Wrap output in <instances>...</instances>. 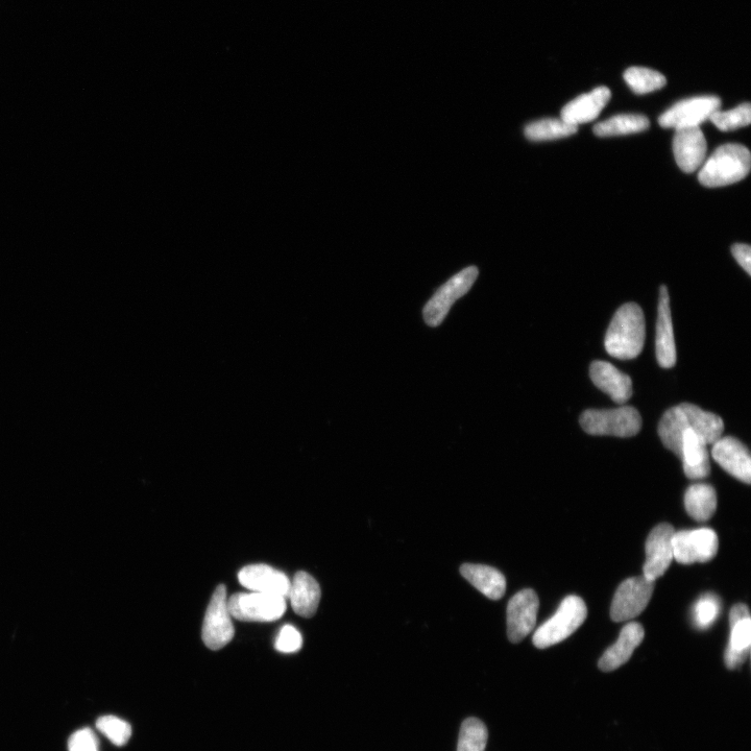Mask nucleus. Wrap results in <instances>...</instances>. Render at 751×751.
<instances>
[{
    "mask_svg": "<svg viewBox=\"0 0 751 751\" xmlns=\"http://www.w3.org/2000/svg\"><path fill=\"white\" fill-rule=\"evenodd\" d=\"M688 429L709 446L721 438L724 423L719 416L691 403L668 409L659 424V435L664 446L678 457H681L683 435Z\"/></svg>",
    "mask_w": 751,
    "mask_h": 751,
    "instance_id": "1",
    "label": "nucleus"
},
{
    "mask_svg": "<svg viewBox=\"0 0 751 751\" xmlns=\"http://www.w3.org/2000/svg\"><path fill=\"white\" fill-rule=\"evenodd\" d=\"M646 336L644 313L636 303L621 306L604 339L607 352L618 359H634L643 350Z\"/></svg>",
    "mask_w": 751,
    "mask_h": 751,
    "instance_id": "2",
    "label": "nucleus"
},
{
    "mask_svg": "<svg viewBox=\"0 0 751 751\" xmlns=\"http://www.w3.org/2000/svg\"><path fill=\"white\" fill-rule=\"evenodd\" d=\"M750 168L751 156L744 145L724 144L701 167L698 180L709 188L728 186L745 179Z\"/></svg>",
    "mask_w": 751,
    "mask_h": 751,
    "instance_id": "3",
    "label": "nucleus"
},
{
    "mask_svg": "<svg viewBox=\"0 0 751 751\" xmlns=\"http://www.w3.org/2000/svg\"><path fill=\"white\" fill-rule=\"evenodd\" d=\"M587 616L586 602L578 596H568L555 615L538 628L532 641L539 649L559 644L573 635Z\"/></svg>",
    "mask_w": 751,
    "mask_h": 751,
    "instance_id": "4",
    "label": "nucleus"
},
{
    "mask_svg": "<svg viewBox=\"0 0 751 751\" xmlns=\"http://www.w3.org/2000/svg\"><path fill=\"white\" fill-rule=\"evenodd\" d=\"M579 423L591 435L631 438L641 430L642 418L635 407L622 406L614 409H588L580 416Z\"/></svg>",
    "mask_w": 751,
    "mask_h": 751,
    "instance_id": "5",
    "label": "nucleus"
},
{
    "mask_svg": "<svg viewBox=\"0 0 751 751\" xmlns=\"http://www.w3.org/2000/svg\"><path fill=\"white\" fill-rule=\"evenodd\" d=\"M233 618L244 622H273L286 612V598L257 592L237 593L228 599Z\"/></svg>",
    "mask_w": 751,
    "mask_h": 751,
    "instance_id": "6",
    "label": "nucleus"
},
{
    "mask_svg": "<svg viewBox=\"0 0 751 751\" xmlns=\"http://www.w3.org/2000/svg\"><path fill=\"white\" fill-rule=\"evenodd\" d=\"M478 275L479 271L476 266H470L441 286L424 308L423 316L426 324L430 327L440 326L453 304L470 292Z\"/></svg>",
    "mask_w": 751,
    "mask_h": 751,
    "instance_id": "7",
    "label": "nucleus"
},
{
    "mask_svg": "<svg viewBox=\"0 0 751 751\" xmlns=\"http://www.w3.org/2000/svg\"><path fill=\"white\" fill-rule=\"evenodd\" d=\"M672 544L674 560L683 565L708 563L719 549L718 536L710 528L675 532Z\"/></svg>",
    "mask_w": 751,
    "mask_h": 751,
    "instance_id": "8",
    "label": "nucleus"
},
{
    "mask_svg": "<svg viewBox=\"0 0 751 751\" xmlns=\"http://www.w3.org/2000/svg\"><path fill=\"white\" fill-rule=\"evenodd\" d=\"M232 615L228 607L227 589L217 587L207 609L202 637L211 650H220L228 645L235 634Z\"/></svg>",
    "mask_w": 751,
    "mask_h": 751,
    "instance_id": "9",
    "label": "nucleus"
},
{
    "mask_svg": "<svg viewBox=\"0 0 751 751\" xmlns=\"http://www.w3.org/2000/svg\"><path fill=\"white\" fill-rule=\"evenodd\" d=\"M656 581L644 575L628 578L618 588L611 607V617L615 622L632 620L644 612Z\"/></svg>",
    "mask_w": 751,
    "mask_h": 751,
    "instance_id": "10",
    "label": "nucleus"
},
{
    "mask_svg": "<svg viewBox=\"0 0 751 751\" xmlns=\"http://www.w3.org/2000/svg\"><path fill=\"white\" fill-rule=\"evenodd\" d=\"M721 107L717 96H697L676 103L659 117V124L665 129L699 127L710 119Z\"/></svg>",
    "mask_w": 751,
    "mask_h": 751,
    "instance_id": "11",
    "label": "nucleus"
},
{
    "mask_svg": "<svg viewBox=\"0 0 751 751\" xmlns=\"http://www.w3.org/2000/svg\"><path fill=\"white\" fill-rule=\"evenodd\" d=\"M540 600L534 590L517 593L507 605V636L512 643H520L537 624Z\"/></svg>",
    "mask_w": 751,
    "mask_h": 751,
    "instance_id": "12",
    "label": "nucleus"
},
{
    "mask_svg": "<svg viewBox=\"0 0 751 751\" xmlns=\"http://www.w3.org/2000/svg\"><path fill=\"white\" fill-rule=\"evenodd\" d=\"M675 530L672 525L663 523L654 528L646 541V562L643 567L644 576L656 581L663 576L670 567L673 556V536Z\"/></svg>",
    "mask_w": 751,
    "mask_h": 751,
    "instance_id": "13",
    "label": "nucleus"
},
{
    "mask_svg": "<svg viewBox=\"0 0 751 751\" xmlns=\"http://www.w3.org/2000/svg\"><path fill=\"white\" fill-rule=\"evenodd\" d=\"M675 161L682 171L692 174L704 164L707 155V140L699 127L675 130L673 138Z\"/></svg>",
    "mask_w": 751,
    "mask_h": 751,
    "instance_id": "14",
    "label": "nucleus"
},
{
    "mask_svg": "<svg viewBox=\"0 0 751 751\" xmlns=\"http://www.w3.org/2000/svg\"><path fill=\"white\" fill-rule=\"evenodd\" d=\"M731 637L725 651V665L731 670L746 662L751 645V620L747 605L738 603L730 613Z\"/></svg>",
    "mask_w": 751,
    "mask_h": 751,
    "instance_id": "15",
    "label": "nucleus"
},
{
    "mask_svg": "<svg viewBox=\"0 0 751 751\" xmlns=\"http://www.w3.org/2000/svg\"><path fill=\"white\" fill-rule=\"evenodd\" d=\"M715 462L733 477L746 484L751 482V457L746 446L739 440L726 436L713 444Z\"/></svg>",
    "mask_w": 751,
    "mask_h": 751,
    "instance_id": "16",
    "label": "nucleus"
},
{
    "mask_svg": "<svg viewBox=\"0 0 751 751\" xmlns=\"http://www.w3.org/2000/svg\"><path fill=\"white\" fill-rule=\"evenodd\" d=\"M241 586L251 592L277 595L287 598L292 581L281 571L268 565H252L238 574Z\"/></svg>",
    "mask_w": 751,
    "mask_h": 751,
    "instance_id": "17",
    "label": "nucleus"
},
{
    "mask_svg": "<svg viewBox=\"0 0 751 751\" xmlns=\"http://www.w3.org/2000/svg\"><path fill=\"white\" fill-rule=\"evenodd\" d=\"M590 376L599 390L609 395L620 405L626 403L633 396V381L631 377L620 372L612 363L594 361L590 368Z\"/></svg>",
    "mask_w": 751,
    "mask_h": 751,
    "instance_id": "18",
    "label": "nucleus"
},
{
    "mask_svg": "<svg viewBox=\"0 0 751 751\" xmlns=\"http://www.w3.org/2000/svg\"><path fill=\"white\" fill-rule=\"evenodd\" d=\"M612 92L608 87H598L568 103L562 110V119L573 126L591 123L611 101Z\"/></svg>",
    "mask_w": 751,
    "mask_h": 751,
    "instance_id": "19",
    "label": "nucleus"
},
{
    "mask_svg": "<svg viewBox=\"0 0 751 751\" xmlns=\"http://www.w3.org/2000/svg\"><path fill=\"white\" fill-rule=\"evenodd\" d=\"M645 637L641 624L632 622L625 625L616 644L604 652L598 667L603 672H612L623 666L632 658L635 649Z\"/></svg>",
    "mask_w": 751,
    "mask_h": 751,
    "instance_id": "20",
    "label": "nucleus"
},
{
    "mask_svg": "<svg viewBox=\"0 0 751 751\" xmlns=\"http://www.w3.org/2000/svg\"><path fill=\"white\" fill-rule=\"evenodd\" d=\"M656 354L659 365L671 369L676 363V347L670 309L668 288L660 289L659 316L657 322Z\"/></svg>",
    "mask_w": 751,
    "mask_h": 751,
    "instance_id": "21",
    "label": "nucleus"
},
{
    "mask_svg": "<svg viewBox=\"0 0 751 751\" xmlns=\"http://www.w3.org/2000/svg\"><path fill=\"white\" fill-rule=\"evenodd\" d=\"M322 592L316 579L306 572H298L292 583L288 597L296 614L311 618L317 613Z\"/></svg>",
    "mask_w": 751,
    "mask_h": 751,
    "instance_id": "22",
    "label": "nucleus"
},
{
    "mask_svg": "<svg viewBox=\"0 0 751 751\" xmlns=\"http://www.w3.org/2000/svg\"><path fill=\"white\" fill-rule=\"evenodd\" d=\"M707 444L694 431H685L682 440L681 459L684 472L690 479H701L711 473V464Z\"/></svg>",
    "mask_w": 751,
    "mask_h": 751,
    "instance_id": "23",
    "label": "nucleus"
},
{
    "mask_svg": "<svg viewBox=\"0 0 751 751\" xmlns=\"http://www.w3.org/2000/svg\"><path fill=\"white\" fill-rule=\"evenodd\" d=\"M460 573L473 587L492 600H499L505 594L506 579L493 567L466 564L460 568Z\"/></svg>",
    "mask_w": 751,
    "mask_h": 751,
    "instance_id": "24",
    "label": "nucleus"
},
{
    "mask_svg": "<svg viewBox=\"0 0 751 751\" xmlns=\"http://www.w3.org/2000/svg\"><path fill=\"white\" fill-rule=\"evenodd\" d=\"M685 506L687 513L692 519L698 522H706L716 512V491L710 484H693L686 492Z\"/></svg>",
    "mask_w": 751,
    "mask_h": 751,
    "instance_id": "25",
    "label": "nucleus"
},
{
    "mask_svg": "<svg viewBox=\"0 0 751 751\" xmlns=\"http://www.w3.org/2000/svg\"><path fill=\"white\" fill-rule=\"evenodd\" d=\"M649 126V119L644 115L620 114L596 125L593 131L598 137H615L641 133Z\"/></svg>",
    "mask_w": 751,
    "mask_h": 751,
    "instance_id": "26",
    "label": "nucleus"
},
{
    "mask_svg": "<svg viewBox=\"0 0 751 751\" xmlns=\"http://www.w3.org/2000/svg\"><path fill=\"white\" fill-rule=\"evenodd\" d=\"M577 131V126L567 123L562 118H546L528 124L524 129V134L530 141H548L572 136Z\"/></svg>",
    "mask_w": 751,
    "mask_h": 751,
    "instance_id": "27",
    "label": "nucleus"
},
{
    "mask_svg": "<svg viewBox=\"0 0 751 751\" xmlns=\"http://www.w3.org/2000/svg\"><path fill=\"white\" fill-rule=\"evenodd\" d=\"M624 80L637 94H647L665 87L667 80L659 71L645 67H631L624 72Z\"/></svg>",
    "mask_w": 751,
    "mask_h": 751,
    "instance_id": "28",
    "label": "nucleus"
},
{
    "mask_svg": "<svg viewBox=\"0 0 751 751\" xmlns=\"http://www.w3.org/2000/svg\"><path fill=\"white\" fill-rule=\"evenodd\" d=\"M488 739L486 724L477 718H468L460 729L457 751H486Z\"/></svg>",
    "mask_w": 751,
    "mask_h": 751,
    "instance_id": "29",
    "label": "nucleus"
},
{
    "mask_svg": "<svg viewBox=\"0 0 751 751\" xmlns=\"http://www.w3.org/2000/svg\"><path fill=\"white\" fill-rule=\"evenodd\" d=\"M710 120L721 132L736 131L750 125L751 106L745 103L730 111L718 110L711 115Z\"/></svg>",
    "mask_w": 751,
    "mask_h": 751,
    "instance_id": "30",
    "label": "nucleus"
},
{
    "mask_svg": "<svg viewBox=\"0 0 751 751\" xmlns=\"http://www.w3.org/2000/svg\"><path fill=\"white\" fill-rule=\"evenodd\" d=\"M96 729L117 746L126 745L132 736L131 725L115 716L99 718L96 721Z\"/></svg>",
    "mask_w": 751,
    "mask_h": 751,
    "instance_id": "31",
    "label": "nucleus"
},
{
    "mask_svg": "<svg viewBox=\"0 0 751 751\" xmlns=\"http://www.w3.org/2000/svg\"><path fill=\"white\" fill-rule=\"evenodd\" d=\"M719 613V599L712 594L702 596L694 605V623L700 629L709 628L716 621Z\"/></svg>",
    "mask_w": 751,
    "mask_h": 751,
    "instance_id": "32",
    "label": "nucleus"
},
{
    "mask_svg": "<svg viewBox=\"0 0 751 751\" xmlns=\"http://www.w3.org/2000/svg\"><path fill=\"white\" fill-rule=\"evenodd\" d=\"M303 646V638L300 632L293 625H285L281 628L276 640L275 647L283 653H294L299 651Z\"/></svg>",
    "mask_w": 751,
    "mask_h": 751,
    "instance_id": "33",
    "label": "nucleus"
},
{
    "mask_svg": "<svg viewBox=\"0 0 751 751\" xmlns=\"http://www.w3.org/2000/svg\"><path fill=\"white\" fill-rule=\"evenodd\" d=\"M69 751H100L99 740L89 729L80 730L71 735L68 741Z\"/></svg>",
    "mask_w": 751,
    "mask_h": 751,
    "instance_id": "34",
    "label": "nucleus"
},
{
    "mask_svg": "<svg viewBox=\"0 0 751 751\" xmlns=\"http://www.w3.org/2000/svg\"><path fill=\"white\" fill-rule=\"evenodd\" d=\"M732 253L737 262L741 265L748 275H751V248L748 245L736 244L732 248Z\"/></svg>",
    "mask_w": 751,
    "mask_h": 751,
    "instance_id": "35",
    "label": "nucleus"
}]
</instances>
